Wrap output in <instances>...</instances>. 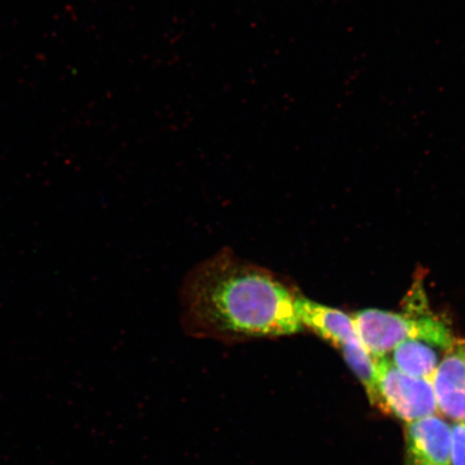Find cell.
Segmentation results:
<instances>
[{"label":"cell","mask_w":465,"mask_h":465,"mask_svg":"<svg viewBox=\"0 0 465 465\" xmlns=\"http://www.w3.org/2000/svg\"><path fill=\"white\" fill-rule=\"evenodd\" d=\"M298 294L272 272L224 248L197 264L180 291L185 333L241 344L300 333Z\"/></svg>","instance_id":"6da1fadb"},{"label":"cell","mask_w":465,"mask_h":465,"mask_svg":"<svg viewBox=\"0 0 465 465\" xmlns=\"http://www.w3.org/2000/svg\"><path fill=\"white\" fill-rule=\"evenodd\" d=\"M357 332L371 357H386L406 341L420 340L444 351L455 344L451 331L431 315L414 317L380 310H365L353 316Z\"/></svg>","instance_id":"7a4b0ae2"},{"label":"cell","mask_w":465,"mask_h":465,"mask_svg":"<svg viewBox=\"0 0 465 465\" xmlns=\"http://www.w3.org/2000/svg\"><path fill=\"white\" fill-rule=\"evenodd\" d=\"M378 387L387 414L406 422L433 416L438 411L432 380L403 373L386 357L374 358Z\"/></svg>","instance_id":"3957f363"},{"label":"cell","mask_w":465,"mask_h":465,"mask_svg":"<svg viewBox=\"0 0 465 465\" xmlns=\"http://www.w3.org/2000/svg\"><path fill=\"white\" fill-rule=\"evenodd\" d=\"M405 465H451V428L438 416L407 423Z\"/></svg>","instance_id":"277c9868"},{"label":"cell","mask_w":465,"mask_h":465,"mask_svg":"<svg viewBox=\"0 0 465 465\" xmlns=\"http://www.w3.org/2000/svg\"><path fill=\"white\" fill-rule=\"evenodd\" d=\"M432 385L438 409L453 420L465 421V341L456 340L445 352Z\"/></svg>","instance_id":"5b68a950"},{"label":"cell","mask_w":465,"mask_h":465,"mask_svg":"<svg viewBox=\"0 0 465 465\" xmlns=\"http://www.w3.org/2000/svg\"><path fill=\"white\" fill-rule=\"evenodd\" d=\"M296 307L302 324L311 329L331 344L341 349L347 345L362 344L353 319L335 308L316 303L299 295Z\"/></svg>","instance_id":"8992f818"},{"label":"cell","mask_w":465,"mask_h":465,"mask_svg":"<svg viewBox=\"0 0 465 465\" xmlns=\"http://www.w3.org/2000/svg\"><path fill=\"white\" fill-rule=\"evenodd\" d=\"M440 349L420 340L406 341L394 349L391 360L407 375L432 380L440 362Z\"/></svg>","instance_id":"52a82bcc"},{"label":"cell","mask_w":465,"mask_h":465,"mask_svg":"<svg viewBox=\"0 0 465 465\" xmlns=\"http://www.w3.org/2000/svg\"><path fill=\"white\" fill-rule=\"evenodd\" d=\"M349 366L357 375L365 389L371 405L387 414L385 402L378 387L374 359L365 351L362 344L347 345L341 348Z\"/></svg>","instance_id":"ba28073f"},{"label":"cell","mask_w":465,"mask_h":465,"mask_svg":"<svg viewBox=\"0 0 465 465\" xmlns=\"http://www.w3.org/2000/svg\"><path fill=\"white\" fill-rule=\"evenodd\" d=\"M451 465H465V421L451 427Z\"/></svg>","instance_id":"9c48e42d"}]
</instances>
